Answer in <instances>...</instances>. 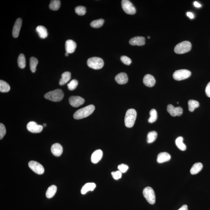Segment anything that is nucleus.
I'll return each instance as SVG.
<instances>
[{
  "instance_id": "nucleus-1",
  "label": "nucleus",
  "mask_w": 210,
  "mask_h": 210,
  "mask_svg": "<svg viewBox=\"0 0 210 210\" xmlns=\"http://www.w3.org/2000/svg\"><path fill=\"white\" fill-rule=\"evenodd\" d=\"M95 109L94 105H89L78 110L74 114V118L79 120L88 117L93 113Z\"/></svg>"
},
{
  "instance_id": "nucleus-2",
  "label": "nucleus",
  "mask_w": 210,
  "mask_h": 210,
  "mask_svg": "<svg viewBox=\"0 0 210 210\" xmlns=\"http://www.w3.org/2000/svg\"><path fill=\"white\" fill-rule=\"evenodd\" d=\"M64 97L63 92L59 89L48 92L44 95L45 98L53 102H59L62 100Z\"/></svg>"
},
{
  "instance_id": "nucleus-3",
  "label": "nucleus",
  "mask_w": 210,
  "mask_h": 210,
  "mask_svg": "<svg viewBox=\"0 0 210 210\" xmlns=\"http://www.w3.org/2000/svg\"><path fill=\"white\" fill-rule=\"evenodd\" d=\"M137 117V112L134 109L127 110L125 115V124L126 127H132L135 123Z\"/></svg>"
},
{
  "instance_id": "nucleus-4",
  "label": "nucleus",
  "mask_w": 210,
  "mask_h": 210,
  "mask_svg": "<svg viewBox=\"0 0 210 210\" xmlns=\"http://www.w3.org/2000/svg\"><path fill=\"white\" fill-rule=\"evenodd\" d=\"M87 64L88 67L94 70H100L104 66V61L100 57H93L88 59Z\"/></svg>"
},
{
  "instance_id": "nucleus-5",
  "label": "nucleus",
  "mask_w": 210,
  "mask_h": 210,
  "mask_svg": "<svg viewBox=\"0 0 210 210\" xmlns=\"http://www.w3.org/2000/svg\"><path fill=\"white\" fill-rule=\"evenodd\" d=\"M191 48L192 44L190 42L184 41L179 43L175 46V52L178 54H182L189 52Z\"/></svg>"
},
{
  "instance_id": "nucleus-6",
  "label": "nucleus",
  "mask_w": 210,
  "mask_h": 210,
  "mask_svg": "<svg viewBox=\"0 0 210 210\" xmlns=\"http://www.w3.org/2000/svg\"><path fill=\"white\" fill-rule=\"evenodd\" d=\"M143 194L147 201L150 204L155 203L156 197L154 191L150 187H147L143 191Z\"/></svg>"
},
{
  "instance_id": "nucleus-7",
  "label": "nucleus",
  "mask_w": 210,
  "mask_h": 210,
  "mask_svg": "<svg viewBox=\"0 0 210 210\" xmlns=\"http://www.w3.org/2000/svg\"><path fill=\"white\" fill-rule=\"evenodd\" d=\"M191 75V72L186 70H176L174 73L173 77L174 79L177 81H181L188 78Z\"/></svg>"
},
{
  "instance_id": "nucleus-8",
  "label": "nucleus",
  "mask_w": 210,
  "mask_h": 210,
  "mask_svg": "<svg viewBox=\"0 0 210 210\" xmlns=\"http://www.w3.org/2000/svg\"><path fill=\"white\" fill-rule=\"evenodd\" d=\"M121 6L124 11L129 15H134L136 13V9L132 2L128 0L121 1Z\"/></svg>"
},
{
  "instance_id": "nucleus-9",
  "label": "nucleus",
  "mask_w": 210,
  "mask_h": 210,
  "mask_svg": "<svg viewBox=\"0 0 210 210\" xmlns=\"http://www.w3.org/2000/svg\"><path fill=\"white\" fill-rule=\"evenodd\" d=\"M29 166L32 171L38 175H42L44 172V169L43 166L35 161H31L29 162Z\"/></svg>"
},
{
  "instance_id": "nucleus-10",
  "label": "nucleus",
  "mask_w": 210,
  "mask_h": 210,
  "mask_svg": "<svg viewBox=\"0 0 210 210\" xmlns=\"http://www.w3.org/2000/svg\"><path fill=\"white\" fill-rule=\"evenodd\" d=\"M167 111L170 115L173 117L181 116L183 113V109L181 107H175L172 104L168 105Z\"/></svg>"
},
{
  "instance_id": "nucleus-11",
  "label": "nucleus",
  "mask_w": 210,
  "mask_h": 210,
  "mask_svg": "<svg viewBox=\"0 0 210 210\" xmlns=\"http://www.w3.org/2000/svg\"><path fill=\"white\" fill-rule=\"evenodd\" d=\"M27 129L31 132L33 133H39L43 130V126L38 125L34 121H30L27 124Z\"/></svg>"
},
{
  "instance_id": "nucleus-12",
  "label": "nucleus",
  "mask_w": 210,
  "mask_h": 210,
  "mask_svg": "<svg viewBox=\"0 0 210 210\" xmlns=\"http://www.w3.org/2000/svg\"><path fill=\"white\" fill-rule=\"evenodd\" d=\"M84 100L82 97L78 96H72L69 98V102L72 107H77L82 105L84 102Z\"/></svg>"
},
{
  "instance_id": "nucleus-13",
  "label": "nucleus",
  "mask_w": 210,
  "mask_h": 210,
  "mask_svg": "<svg viewBox=\"0 0 210 210\" xmlns=\"http://www.w3.org/2000/svg\"><path fill=\"white\" fill-rule=\"evenodd\" d=\"M22 24V19L20 18H18L15 21L12 31V35L14 38L18 37Z\"/></svg>"
},
{
  "instance_id": "nucleus-14",
  "label": "nucleus",
  "mask_w": 210,
  "mask_h": 210,
  "mask_svg": "<svg viewBox=\"0 0 210 210\" xmlns=\"http://www.w3.org/2000/svg\"><path fill=\"white\" fill-rule=\"evenodd\" d=\"M129 43L132 46H143L145 44V38L141 36L134 37L130 39Z\"/></svg>"
},
{
  "instance_id": "nucleus-15",
  "label": "nucleus",
  "mask_w": 210,
  "mask_h": 210,
  "mask_svg": "<svg viewBox=\"0 0 210 210\" xmlns=\"http://www.w3.org/2000/svg\"><path fill=\"white\" fill-rule=\"evenodd\" d=\"M63 149L62 146L59 143H55L51 147V152L53 155L60 157L63 153Z\"/></svg>"
},
{
  "instance_id": "nucleus-16",
  "label": "nucleus",
  "mask_w": 210,
  "mask_h": 210,
  "mask_svg": "<svg viewBox=\"0 0 210 210\" xmlns=\"http://www.w3.org/2000/svg\"><path fill=\"white\" fill-rule=\"evenodd\" d=\"M143 81L145 85L149 87H153L156 83L155 79L153 75L149 74L145 75Z\"/></svg>"
},
{
  "instance_id": "nucleus-17",
  "label": "nucleus",
  "mask_w": 210,
  "mask_h": 210,
  "mask_svg": "<svg viewBox=\"0 0 210 210\" xmlns=\"http://www.w3.org/2000/svg\"><path fill=\"white\" fill-rule=\"evenodd\" d=\"M66 50L67 52L72 53L75 52L77 47L76 43L72 40H68L65 44Z\"/></svg>"
},
{
  "instance_id": "nucleus-18",
  "label": "nucleus",
  "mask_w": 210,
  "mask_h": 210,
  "mask_svg": "<svg viewBox=\"0 0 210 210\" xmlns=\"http://www.w3.org/2000/svg\"><path fill=\"white\" fill-rule=\"evenodd\" d=\"M103 156V152L101 149L97 150L92 155L91 160L93 163H97L101 160Z\"/></svg>"
},
{
  "instance_id": "nucleus-19",
  "label": "nucleus",
  "mask_w": 210,
  "mask_h": 210,
  "mask_svg": "<svg viewBox=\"0 0 210 210\" xmlns=\"http://www.w3.org/2000/svg\"><path fill=\"white\" fill-rule=\"evenodd\" d=\"M116 82L120 84H126L128 81V75L124 72L120 73L116 75L115 78Z\"/></svg>"
},
{
  "instance_id": "nucleus-20",
  "label": "nucleus",
  "mask_w": 210,
  "mask_h": 210,
  "mask_svg": "<svg viewBox=\"0 0 210 210\" xmlns=\"http://www.w3.org/2000/svg\"><path fill=\"white\" fill-rule=\"evenodd\" d=\"M171 159V156L166 152H162L159 154L157 156V161L158 163L168 162Z\"/></svg>"
},
{
  "instance_id": "nucleus-21",
  "label": "nucleus",
  "mask_w": 210,
  "mask_h": 210,
  "mask_svg": "<svg viewBox=\"0 0 210 210\" xmlns=\"http://www.w3.org/2000/svg\"><path fill=\"white\" fill-rule=\"evenodd\" d=\"M96 188V184L93 183H87L85 185L83 186L81 189L82 194H85L89 191H93Z\"/></svg>"
},
{
  "instance_id": "nucleus-22",
  "label": "nucleus",
  "mask_w": 210,
  "mask_h": 210,
  "mask_svg": "<svg viewBox=\"0 0 210 210\" xmlns=\"http://www.w3.org/2000/svg\"><path fill=\"white\" fill-rule=\"evenodd\" d=\"M36 31L42 39H45L48 36V33L47 29L44 27L39 25L37 27Z\"/></svg>"
},
{
  "instance_id": "nucleus-23",
  "label": "nucleus",
  "mask_w": 210,
  "mask_h": 210,
  "mask_svg": "<svg viewBox=\"0 0 210 210\" xmlns=\"http://www.w3.org/2000/svg\"><path fill=\"white\" fill-rule=\"evenodd\" d=\"M71 78V73L69 72H64L61 75V78L60 79L59 84L62 86L66 84Z\"/></svg>"
},
{
  "instance_id": "nucleus-24",
  "label": "nucleus",
  "mask_w": 210,
  "mask_h": 210,
  "mask_svg": "<svg viewBox=\"0 0 210 210\" xmlns=\"http://www.w3.org/2000/svg\"><path fill=\"white\" fill-rule=\"evenodd\" d=\"M203 168V165L201 163H197L194 164L190 170V173L192 175H196L199 173Z\"/></svg>"
},
{
  "instance_id": "nucleus-25",
  "label": "nucleus",
  "mask_w": 210,
  "mask_h": 210,
  "mask_svg": "<svg viewBox=\"0 0 210 210\" xmlns=\"http://www.w3.org/2000/svg\"><path fill=\"white\" fill-rule=\"evenodd\" d=\"M57 191V186L55 185L51 186L48 188L46 192V197L48 198H52L55 194Z\"/></svg>"
},
{
  "instance_id": "nucleus-26",
  "label": "nucleus",
  "mask_w": 210,
  "mask_h": 210,
  "mask_svg": "<svg viewBox=\"0 0 210 210\" xmlns=\"http://www.w3.org/2000/svg\"><path fill=\"white\" fill-rule=\"evenodd\" d=\"M183 138L182 137H179L177 138L175 140V144L178 148L180 150L184 151L186 149V146L183 142Z\"/></svg>"
},
{
  "instance_id": "nucleus-27",
  "label": "nucleus",
  "mask_w": 210,
  "mask_h": 210,
  "mask_svg": "<svg viewBox=\"0 0 210 210\" xmlns=\"http://www.w3.org/2000/svg\"><path fill=\"white\" fill-rule=\"evenodd\" d=\"M18 64L19 67L21 69L25 68L26 66V59L23 54H20L18 58Z\"/></svg>"
},
{
  "instance_id": "nucleus-28",
  "label": "nucleus",
  "mask_w": 210,
  "mask_h": 210,
  "mask_svg": "<svg viewBox=\"0 0 210 210\" xmlns=\"http://www.w3.org/2000/svg\"><path fill=\"white\" fill-rule=\"evenodd\" d=\"M61 1L59 0H52L50 1L49 8L52 11H57L61 7Z\"/></svg>"
},
{
  "instance_id": "nucleus-29",
  "label": "nucleus",
  "mask_w": 210,
  "mask_h": 210,
  "mask_svg": "<svg viewBox=\"0 0 210 210\" xmlns=\"http://www.w3.org/2000/svg\"><path fill=\"white\" fill-rule=\"evenodd\" d=\"M188 109L190 112H193L196 108L199 106V103L198 101L190 100L188 102Z\"/></svg>"
},
{
  "instance_id": "nucleus-30",
  "label": "nucleus",
  "mask_w": 210,
  "mask_h": 210,
  "mask_svg": "<svg viewBox=\"0 0 210 210\" xmlns=\"http://www.w3.org/2000/svg\"><path fill=\"white\" fill-rule=\"evenodd\" d=\"M10 87L8 83L3 80L0 81V92L6 93L10 91Z\"/></svg>"
},
{
  "instance_id": "nucleus-31",
  "label": "nucleus",
  "mask_w": 210,
  "mask_h": 210,
  "mask_svg": "<svg viewBox=\"0 0 210 210\" xmlns=\"http://www.w3.org/2000/svg\"><path fill=\"white\" fill-rule=\"evenodd\" d=\"M38 63V60L36 58L31 57L30 59V67L32 72H35Z\"/></svg>"
},
{
  "instance_id": "nucleus-32",
  "label": "nucleus",
  "mask_w": 210,
  "mask_h": 210,
  "mask_svg": "<svg viewBox=\"0 0 210 210\" xmlns=\"http://www.w3.org/2000/svg\"><path fill=\"white\" fill-rule=\"evenodd\" d=\"M157 133L155 131L150 132L147 135V142L148 143H153L157 139Z\"/></svg>"
},
{
  "instance_id": "nucleus-33",
  "label": "nucleus",
  "mask_w": 210,
  "mask_h": 210,
  "mask_svg": "<svg viewBox=\"0 0 210 210\" xmlns=\"http://www.w3.org/2000/svg\"><path fill=\"white\" fill-rule=\"evenodd\" d=\"M104 22V20L102 19L93 20L90 23V26L94 28H99L103 25Z\"/></svg>"
},
{
  "instance_id": "nucleus-34",
  "label": "nucleus",
  "mask_w": 210,
  "mask_h": 210,
  "mask_svg": "<svg viewBox=\"0 0 210 210\" xmlns=\"http://www.w3.org/2000/svg\"><path fill=\"white\" fill-rule=\"evenodd\" d=\"M149 114L150 117L148 119V122L149 123L155 122L157 119L158 116L157 111L155 109H153L150 111Z\"/></svg>"
},
{
  "instance_id": "nucleus-35",
  "label": "nucleus",
  "mask_w": 210,
  "mask_h": 210,
  "mask_svg": "<svg viewBox=\"0 0 210 210\" xmlns=\"http://www.w3.org/2000/svg\"><path fill=\"white\" fill-rule=\"evenodd\" d=\"M75 12L79 16H83L86 13V9L85 7L83 6H77L75 8Z\"/></svg>"
},
{
  "instance_id": "nucleus-36",
  "label": "nucleus",
  "mask_w": 210,
  "mask_h": 210,
  "mask_svg": "<svg viewBox=\"0 0 210 210\" xmlns=\"http://www.w3.org/2000/svg\"><path fill=\"white\" fill-rule=\"evenodd\" d=\"M78 83L76 79H73L67 84L68 89L70 90H73L77 87Z\"/></svg>"
},
{
  "instance_id": "nucleus-37",
  "label": "nucleus",
  "mask_w": 210,
  "mask_h": 210,
  "mask_svg": "<svg viewBox=\"0 0 210 210\" xmlns=\"http://www.w3.org/2000/svg\"><path fill=\"white\" fill-rule=\"evenodd\" d=\"M6 129L4 124L1 123L0 124V139H3L4 137L6 135Z\"/></svg>"
},
{
  "instance_id": "nucleus-38",
  "label": "nucleus",
  "mask_w": 210,
  "mask_h": 210,
  "mask_svg": "<svg viewBox=\"0 0 210 210\" xmlns=\"http://www.w3.org/2000/svg\"><path fill=\"white\" fill-rule=\"evenodd\" d=\"M120 59L123 63L126 65H130L132 62L131 59L126 56H121Z\"/></svg>"
},
{
  "instance_id": "nucleus-39",
  "label": "nucleus",
  "mask_w": 210,
  "mask_h": 210,
  "mask_svg": "<svg viewBox=\"0 0 210 210\" xmlns=\"http://www.w3.org/2000/svg\"><path fill=\"white\" fill-rule=\"evenodd\" d=\"M112 177L115 180H118L121 178L122 176V173L120 171H116L113 172L111 173Z\"/></svg>"
},
{
  "instance_id": "nucleus-40",
  "label": "nucleus",
  "mask_w": 210,
  "mask_h": 210,
  "mask_svg": "<svg viewBox=\"0 0 210 210\" xmlns=\"http://www.w3.org/2000/svg\"><path fill=\"white\" fill-rule=\"evenodd\" d=\"M118 169L119 171L121 172V173H125L129 169V166L127 165L124 164H121V165H119L118 166Z\"/></svg>"
},
{
  "instance_id": "nucleus-41",
  "label": "nucleus",
  "mask_w": 210,
  "mask_h": 210,
  "mask_svg": "<svg viewBox=\"0 0 210 210\" xmlns=\"http://www.w3.org/2000/svg\"><path fill=\"white\" fill-rule=\"evenodd\" d=\"M206 93L207 97H210V82L208 83L206 86Z\"/></svg>"
},
{
  "instance_id": "nucleus-42",
  "label": "nucleus",
  "mask_w": 210,
  "mask_h": 210,
  "mask_svg": "<svg viewBox=\"0 0 210 210\" xmlns=\"http://www.w3.org/2000/svg\"><path fill=\"white\" fill-rule=\"evenodd\" d=\"M186 15L191 19H193L194 18V15L191 12H188L187 13Z\"/></svg>"
},
{
  "instance_id": "nucleus-43",
  "label": "nucleus",
  "mask_w": 210,
  "mask_h": 210,
  "mask_svg": "<svg viewBox=\"0 0 210 210\" xmlns=\"http://www.w3.org/2000/svg\"><path fill=\"white\" fill-rule=\"evenodd\" d=\"M178 210H188V206L186 205H184L182 206L180 209Z\"/></svg>"
},
{
  "instance_id": "nucleus-44",
  "label": "nucleus",
  "mask_w": 210,
  "mask_h": 210,
  "mask_svg": "<svg viewBox=\"0 0 210 210\" xmlns=\"http://www.w3.org/2000/svg\"><path fill=\"white\" fill-rule=\"evenodd\" d=\"M194 5L195 7H201V5L200 4L198 3V2H196V1L194 2Z\"/></svg>"
},
{
  "instance_id": "nucleus-45",
  "label": "nucleus",
  "mask_w": 210,
  "mask_h": 210,
  "mask_svg": "<svg viewBox=\"0 0 210 210\" xmlns=\"http://www.w3.org/2000/svg\"><path fill=\"white\" fill-rule=\"evenodd\" d=\"M47 126V124L46 123H44L43 125V126H44V127H46V126Z\"/></svg>"
},
{
  "instance_id": "nucleus-46",
  "label": "nucleus",
  "mask_w": 210,
  "mask_h": 210,
  "mask_svg": "<svg viewBox=\"0 0 210 210\" xmlns=\"http://www.w3.org/2000/svg\"><path fill=\"white\" fill-rule=\"evenodd\" d=\"M68 52H66V54H65V55L66 56H68Z\"/></svg>"
},
{
  "instance_id": "nucleus-47",
  "label": "nucleus",
  "mask_w": 210,
  "mask_h": 210,
  "mask_svg": "<svg viewBox=\"0 0 210 210\" xmlns=\"http://www.w3.org/2000/svg\"><path fill=\"white\" fill-rule=\"evenodd\" d=\"M148 39H150V37L149 36H148Z\"/></svg>"
}]
</instances>
